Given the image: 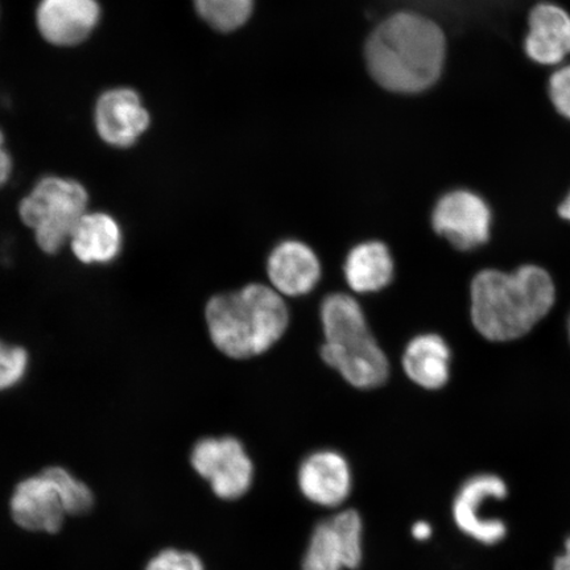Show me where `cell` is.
I'll return each instance as SVG.
<instances>
[{"label": "cell", "instance_id": "1", "mask_svg": "<svg viewBox=\"0 0 570 570\" xmlns=\"http://www.w3.org/2000/svg\"><path fill=\"white\" fill-rule=\"evenodd\" d=\"M445 59L443 30L419 13L401 12L384 20L366 46L370 75L382 88L403 95L432 88Z\"/></svg>", "mask_w": 570, "mask_h": 570}, {"label": "cell", "instance_id": "2", "mask_svg": "<svg viewBox=\"0 0 570 570\" xmlns=\"http://www.w3.org/2000/svg\"><path fill=\"white\" fill-rule=\"evenodd\" d=\"M470 317L482 337L522 338L552 309L554 283L544 268L522 266L514 273L483 269L470 285Z\"/></svg>", "mask_w": 570, "mask_h": 570}, {"label": "cell", "instance_id": "3", "mask_svg": "<svg viewBox=\"0 0 570 570\" xmlns=\"http://www.w3.org/2000/svg\"><path fill=\"white\" fill-rule=\"evenodd\" d=\"M205 320L220 353L233 360H248L266 353L284 336L289 312L271 285L254 283L212 297Z\"/></svg>", "mask_w": 570, "mask_h": 570}, {"label": "cell", "instance_id": "4", "mask_svg": "<svg viewBox=\"0 0 570 570\" xmlns=\"http://www.w3.org/2000/svg\"><path fill=\"white\" fill-rule=\"evenodd\" d=\"M89 191L81 181L47 175L20 199L18 213L40 252L56 255L68 246L78 219L89 210Z\"/></svg>", "mask_w": 570, "mask_h": 570}, {"label": "cell", "instance_id": "5", "mask_svg": "<svg viewBox=\"0 0 570 570\" xmlns=\"http://www.w3.org/2000/svg\"><path fill=\"white\" fill-rule=\"evenodd\" d=\"M509 495V483L502 475L481 472L468 476L453 497L451 512L455 529L482 547L501 544L509 537V524L483 510L489 503L502 502Z\"/></svg>", "mask_w": 570, "mask_h": 570}, {"label": "cell", "instance_id": "6", "mask_svg": "<svg viewBox=\"0 0 570 570\" xmlns=\"http://www.w3.org/2000/svg\"><path fill=\"white\" fill-rule=\"evenodd\" d=\"M191 466L209 481L214 494L226 501L244 497L252 488L254 465L244 445L234 438L198 441L190 455Z\"/></svg>", "mask_w": 570, "mask_h": 570}, {"label": "cell", "instance_id": "7", "mask_svg": "<svg viewBox=\"0 0 570 570\" xmlns=\"http://www.w3.org/2000/svg\"><path fill=\"white\" fill-rule=\"evenodd\" d=\"M491 223L493 216L488 203L468 189L448 191L432 213L433 229L461 252L487 244Z\"/></svg>", "mask_w": 570, "mask_h": 570}, {"label": "cell", "instance_id": "8", "mask_svg": "<svg viewBox=\"0 0 570 570\" xmlns=\"http://www.w3.org/2000/svg\"><path fill=\"white\" fill-rule=\"evenodd\" d=\"M92 120L97 137L116 149L131 148L151 125V116L137 90L114 87L98 96Z\"/></svg>", "mask_w": 570, "mask_h": 570}, {"label": "cell", "instance_id": "9", "mask_svg": "<svg viewBox=\"0 0 570 570\" xmlns=\"http://www.w3.org/2000/svg\"><path fill=\"white\" fill-rule=\"evenodd\" d=\"M102 19L98 0H39L35 24L41 39L56 48H76L95 35Z\"/></svg>", "mask_w": 570, "mask_h": 570}, {"label": "cell", "instance_id": "10", "mask_svg": "<svg viewBox=\"0 0 570 570\" xmlns=\"http://www.w3.org/2000/svg\"><path fill=\"white\" fill-rule=\"evenodd\" d=\"M321 358L337 370L355 389L370 390L382 386L390 376V362L372 333L360 337L321 346Z\"/></svg>", "mask_w": 570, "mask_h": 570}, {"label": "cell", "instance_id": "11", "mask_svg": "<svg viewBox=\"0 0 570 570\" xmlns=\"http://www.w3.org/2000/svg\"><path fill=\"white\" fill-rule=\"evenodd\" d=\"M10 509L13 522L30 532H59L68 517L59 490L45 472L18 484Z\"/></svg>", "mask_w": 570, "mask_h": 570}, {"label": "cell", "instance_id": "12", "mask_svg": "<svg viewBox=\"0 0 570 570\" xmlns=\"http://www.w3.org/2000/svg\"><path fill=\"white\" fill-rule=\"evenodd\" d=\"M267 276L277 294L301 297L311 294L321 279V263L313 249L296 239L281 242L267 259Z\"/></svg>", "mask_w": 570, "mask_h": 570}, {"label": "cell", "instance_id": "13", "mask_svg": "<svg viewBox=\"0 0 570 570\" xmlns=\"http://www.w3.org/2000/svg\"><path fill=\"white\" fill-rule=\"evenodd\" d=\"M298 488L312 503L338 508L352 491V470L344 455L318 451L306 458L298 469Z\"/></svg>", "mask_w": 570, "mask_h": 570}, {"label": "cell", "instance_id": "14", "mask_svg": "<svg viewBox=\"0 0 570 570\" xmlns=\"http://www.w3.org/2000/svg\"><path fill=\"white\" fill-rule=\"evenodd\" d=\"M125 244L124 229L112 214L88 210L78 219L68 247L85 266H107L118 259Z\"/></svg>", "mask_w": 570, "mask_h": 570}, {"label": "cell", "instance_id": "15", "mask_svg": "<svg viewBox=\"0 0 570 570\" xmlns=\"http://www.w3.org/2000/svg\"><path fill=\"white\" fill-rule=\"evenodd\" d=\"M529 59L540 66H556L570 55V16L554 3H539L529 17L524 40Z\"/></svg>", "mask_w": 570, "mask_h": 570}, {"label": "cell", "instance_id": "16", "mask_svg": "<svg viewBox=\"0 0 570 570\" xmlns=\"http://www.w3.org/2000/svg\"><path fill=\"white\" fill-rule=\"evenodd\" d=\"M451 347L443 337L428 333L412 338L403 354V368L419 387L434 391L451 377Z\"/></svg>", "mask_w": 570, "mask_h": 570}, {"label": "cell", "instance_id": "17", "mask_svg": "<svg viewBox=\"0 0 570 570\" xmlns=\"http://www.w3.org/2000/svg\"><path fill=\"white\" fill-rule=\"evenodd\" d=\"M394 259L380 240L363 242L347 254L344 275L355 294H374L389 287L394 277Z\"/></svg>", "mask_w": 570, "mask_h": 570}, {"label": "cell", "instance_id": "18", "mask_svg": "<svg viewBox=\"0 0 570 570\" xmlns=\"http://www.w3.org/2000/svg\"><path fill=\"white\" fill-rule=\"evenodd\" d=\"M325 342H341L370 333L365 312L354 297L332 294L320 309Z\"/></svg>", "mask_w": 570, "mask_h": 570}, {"label": "cell", "instance_id": "19", "mask_svg": "<svg viewBox=\"0 0 570 570\" xmlns=\"http://www.w3.org/2000/svg\"><path fill=\"white\" fill-rule=\"evenodd\" d=\"M347 568L346 554L331 520L317 524L312 533L303 570H342Z\"/></svg>", "mask_w": 570, "mask_h": 570}, {"label": "cell", "instance_id": "20", "mask_svg": "<svg viewBox=\"0 0 570 570\" xmlns=\"http://www.w3.org/2000/svg\"><path fill=\"white\" fill-rule=\"evenodd\" d=\"M196 9L214 30L229 32L252 16L253 0H195Z\"/></svg>", "mask_w": 570, "mask_h": 570}, {"label": "cell", "instance_id": "21", "mask_svg": "<svg viewBox=\"0 0 570 570\" xmlns=\"http://www.w3.org/2000/svg\"><path fill=\"white\" fill-rule=\"evenodd\" d=\"M45 473L53 481L59 490L63 509L67 515H82L92 508L95 497L91 490L82 481L68 472L67 469L52 466L45 470Z\"/></svg>", "mask_w": 570, "mask_h": 570}, {"label": "cell", "instance_id": "22", "mask_svg": "<svg viewBox=\"0 0 570 570\" xmlns=\"http://www.w3.org/2000/svg\"><path fill=\"white\" fill-rule=\"evenodd\" d=\"M346 554L347 569H356L362 560V518L354 510L341 511L331 519Z\"/></svg>", "mask_w": 570, "mask_h": 570}, {"label": "cell", "instance_id": "23", "mask_svg": "<svg viewBox=\"0 0 570 570\" xmlns=\"http://www.w3.org/2000/svg\"><path fill=\"white\" fill-rule=\"evenodd\" d=\"M30 370V354L23 346L0 338V392L19 386Z\"/></svg>", "mask_w": 570, "mask_h": 570}, {"label": "cell", "instance_id": "24", "mask_svg": "<svg viewBox=\"0 0 570 570\" xmlns=\"http://www.w3.org/2000/svg\"><path fill=\"white\" fill-rule=\"evenodd\" d=\"M145 570H205L196 554L177 550H166L149 560Z\"/></svg>", "mask_w": 570, "mask_h": 570}, {"label": "cell", "instance_id": "25", "mask_svg": "<svg viewBox=\"0 0 570 570\" xmlns=\"http://www.w3.org/2000/svg\"><path fill=\"white\" fill-rule=\"evenodd\" d=\"M551 102L561 117L570 120V66L554 71L548 83Z\"/></svg>", "mask_w": 570, "mask_h": 570}, {"label": "cell", "instance_id": "26", "mask_svg": "<svg viewBox=\"0 0 570 570\" xmlns=\"http://www.w3.org/2000/svg\"><path fill=\"white\" fill-rule=\"evenodd\" d=\"M13 174L12 156L7 148L6 137L2 128H0V189L10 183Z\"/></svg>", "mask_w": 570, "mask_h": 570}, {"label": "cell", "instance_id": "27", "mask_svg": "<svg viewBox=\"0 0 570 570\" xmlns=\"http://www.w3.org/2000/svg\"><path fill=\"white\" fill-rule=\"evenodd\" d=\"M552 570H570V533L562 543L561 552L552 561Z\"/></svg>", "mask_w": 570, "mask_h": 570}, {"label": "cell", "instance_id": "28", "mask_svg": "<svg viewBox=\"0 0 570 570\" xmlns=\"http://www.w3.org/2000/svg\"><path fill=\"white\" fill-rule=\"evenodd\" d=\"M412 537L419 541H425L430 539L433 534L432 525L425 520H419L415 524L412 525Z\"/></svg>", "mask_w": 570, "mask_h": 570}, {"label": "cell", "instance_id": "29", "mask_svg": "<svg viewBox=\"0 0 570 570\" xmlns=\"http://www.w3.org/2000/svg\"><path fill=\"white\" fill-rule=\"evenodd\" d=\"M559 214H560L561 218H564V219L569 220V223H570V194L564 199V203L561 204V206L559 208Z\"/></svg>", "mask_w": 570, "mask_h": 570}, {"label": "cell", "instance_id": "30", "mask_svg": "<svg viewBox=\"0 0 570 570\" xmlns=\"http://www.w3.org/2000/svg\"><path fill=\"white\" fill-rule=\"evenodd\" d=\"M569 338H570V320H569Z\"/></svg>", "mask_w": 570, "mask_h": 570}]
</instances>
